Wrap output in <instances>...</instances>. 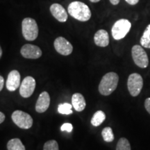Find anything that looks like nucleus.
I'll use <instances>...</instances> for the list:
<instances>
[{
    "label": "nucleus",
    "mask_w": 150,
    "mask_h": 150,
    "mask_svg": "<svg viewBox=\"0 0 150 150\" xmlns=\"http://www.w3.org/2000/svg\"><path fill=\"white\" fill-rule=\"evenodd\" d=\"M68 13L72 18L81 22H86L91 18V11L86 4L81 1H72L68 6Z\"/></svg>",
    "instance_id": "nucleus-1"
},
{
    "label": "nucleus",
    "mask_w": 150,
    "mask_h": 150,
    "mask_svg": "<svg viewBox=\"0 0 150 150\" xmlns=\"http://www.w3.org/2000/svg\"><path fill=\"white\" fill-rule=\"evenodd\" d=\"M20 85V74L18 70H12L8 75L6 88L9 91H15Z\"/></svg>",
    "instance_id": "nucleus-11"
},
{
    "label": "nucleus",
    "mask_w": 150,
    "mask_h": 150,
    "mask_svg": "<svg viewBox=\"0 0 150 150\" xmlns=\"http://www.w3.org/2000/svg\"><path fill=\"white\" fill-rule=\"evenodd\" d=\"M5 120V115L2 112H0V124H1Z\"/></svg>",
    "instance_id": "nucleus-27"
},
{
    "label": "nucleus",
    "mask_w": 150,
    "mask_h": 150,
    "mask_svg": "<svg viewBox=\"0 0 150 150\" xmlns=\"http://www.w3.org/2000/svg\"><path fill=\"white\" fill-rule=\"evenodd\" d=\"M140 44L144 47L150 48V24L143 32V34L140 38Z\"/></svg>",
    "instance_id": "nucleus-18"
},
{
    "label": "nucleus",
    "mask_w": 150,
    "mask_h": 150,
    "mask_svg": "<svg viewBox=\"0 0 150 150\" xmlns=\"http://www.w3.org/2000/svg\"><path fill=\"white\" fill-rule=\"evenodd\" d=\"M119 76L115 72H108L103 76L99 85V91L104 96L110 95L117 88Z\"/></svg>",
    "instance_id": "nucleus-2"
},
{
    "label": "nucleus",
    "mask_w": 150,
    "mask_h": 150,
    "mask_svg": "<svg viewBox=\"0 0 150 150\" xmlns=\"http://www.w3.org/2000/svg\"><path fill=\"white\" fill-rule=\"evenodd\" d=\"M145 107L147 111L150 114V97L147 98L145 101Z\"/></svg>",
    "instance_id": "nucleus-24"
},
{
    "label": "nucleus",
    "mask_w": 150,
    "mask_h": 150,
    "mask_svg": "<svg viewBox=\"0 0 150 150\" xmlns=\"http://www.w3.org/2000/svg\"><path fill=\"white\" fill-rule=\"evenodd\" d=\"M72 105L73 108L78 112L85 109L86 103L83 95L80 93L74 94L72 97Z\"/></svg>",
    "instance_id": "nucleus-15"
},
{
    "label": "nucleus",
    "mask_w": 150,
    "mask_h": 150,
    "mask_svg": "<svg viewBox=\"0 0 150 150\" xmlns=\"http://www.w3.org/2000/svg\"><path fill=\"white\" fill-rule=\"evenodd\" d=\"M22 31L26 40H35L38 35V27L36 21L31 18H24L22 22Z\"/></svg>",
    "instance_id": "nucleus-3"
},
{
    "label": "nucleus",
    "mask_w": 150,
    "mask_h": 150,
    "mask_svg": "<svg viewBox=\"0 0 150 150\" xmlns=\"http://www.w3.org/2000/svg\"><path fill=\"white\" fill-rule=\"evenodd\" d=\"M1 56H2V49H1V46H0V59L1 58Z\"/></svg>",
    "instance_id": "nucleus-30"
},
{
    "label": "nucleus",
    "mask_w": 150,
    "mask_h": 150,
    "mask_svg": "<svg viewBox=\"0 0 150 150\" xmlns=\"http://www.w3.org/2000/svg\"><path fill=\"white\" fill-rule=\"evenodd\" d=\"M20 53L24 58L29 59H37L42 56V51L40 47L31 44H26L22 46Z\"/></svg>",
    "instance_id": "nucleus-10"
},
{
    "label": "nucleus",
    "mask_w": 150,
    "mask_h": 150,
    "mask_svg": "<svg viewBox=\"0 0 150 150\" xmlns=\"http://www.w3.org/2000/svg\"><path fill=\"white\" fill-rule=\"evenodd\" d=\"M125 1L130 5H136L139 2V0H125Z\"/></svg>",
    "instance_id": "nucleus-25"
},
{
    "label": "nucleus",
    "mask_w": 150,
    "mask_h": 150,
    "mask_svg": "<svg viewBox=\"0 0 150 150\" xmlns=\"http://www.w3.org/2000/svg\"><path fill=\"white\" fill-rule=\"evenodd\" d=\"M4 85V79L2 76H0V92H1V91H2Z\"/></svg>",
    "instance_id": "nucleus-26"
},
{
    "label": "nucleus",
    "mask_w": 150,
    "mask_h": 150,
    "mask_svg": "<svg viewBox=\"0 0 150 150\" xmlns=\"http://www.w3.org/2000/svg\"><path fill=\"white\" fill-rule=\"evenodd\" d=\"M102 136L104 141L107 142H112L114 140V134L110 127H105L102 131Z\"/></svg>",
    "instance_id": "nucleus-19"
},
{
    "label": "nucleus",
    "mask_w": 150,
    "mask_h": 150,
    "mask_svg": "<svg viewBox=\"0 0 150 150\" xmlns=\"http://www.w3.org/2000/svg\"><path fill=\"white\" fill-rule=\"evenodd\" d=\"M73 107L72 105L69 104V103H63V104H60L58 106V111L61 114H65V115H70L72 113V108Z\"/></svg>",
    "instance_id": "nucleus-20"
},
{
    "label": "nucleus",
    "mask_w": 150,
    "mask_h": 150,
    "mask_svg": "<svg viewBox=\"0 0 150 150\" xmlns=\"http://www.w3.org/2000/svg\"><path fill=\"white\" fill-rule=\"evenodd\" d=\"M12 120L18 127L24 129L31 128L33 125V119L31 116L22 110H16L12 114Z\"/></svg>",
    "instance_id": "nucleus-7"
},
{
    "label": "nucleus",
    "mask_w": 150,
    "mask_h": 150,
    "mask_svg": "<svg viewBox=\"0 0 150 150\" xmlns=\"http://www.w3.org/2000/svg\"><path fill=\"white\" fill-rule=\"evenodd\" d=\"M106 119V115L102 110H98L94 114L91 119V124L94 127H98L104 122Z\"/></svg>",
    "instance_id": "nucleus-16"
},
{
    "label": "nucleus",
    "mask_w": 150,
    "mask_h": 150,
    "mask_svg": "<svg viewBox=\"0 0 150 150\" xmlns=\"http://www.w3.org/2000/svg\"><path fill=\"white\" fill-rule=\"evenodd\" d=\"M109 1L112 5H117L120 3V0H109Z\"/></svg>",
    "instance_id": "nucleus-28"
},
{
    "label": "nucleus",
    "mask_w": 150,
    "mask_h": 150,
    "mask_svg": "<svg viewBox=\"0 0 150 150\" xmlns=\"http://www.w3.org/2000/svg\"><path fill=\"white\" fill-rule=\"evenodd\" d=\"M50 12L58 21L65 22L67 20V13L65 8L59 4H53L50 6Z\"/></svg>",
    "instance_id": "nucleus-13"
},
{
    "label": "nucleus",
    "mask_w": 150,
    "mask_h": 150,
    "mask_svg": "<svg viewBox=\"0 0 150 150\" xmlns=\"http://www.w3.org/2000/svg\"><path fill=\"white\" fill-rule=\"evenodd\" d=\"M8 150H26L21 140L19 138H13L9 140L7 143Z\"/></svg>",
    "instance_id": "nucleus-17"
},
{
    "label": "nucleus",
    "mask_w": 150,
    "mask_h": 150,
    "mask_svg": "<svg viewBox=\"0 0 150 150\" xmlns=\"http://www.w3.org/2000/svg\"><path fill=\"white\" fill-rule=\"evenodd\" d=\"M50 97L47 92L44 91L40 94L35 104V110L38 112H45L50 106Z\"/></svg>",
    "instance_id": "nucleus-12"
},
{
    "label": "nucleus",
    "mask_w": 150,
    "mask_h": 150,
    "mask_svg": "<svg viewBox=\"0 0 150 150\" xmlns=\"http://www.w3.org/2000/svg\"><path fill=\"white\" fill-rule=\"evenodd\" d=\"M35 88V80L32 76H27L22 81L20 88V94L24 98H28L34 92Z\"/></svg>",
    "instance_id": "nucleus-8"
},
{
    "label": "nucleus",
    "mask_w": 150,
    "mask_h": 150,
    "mask_svg": "<svg viewBox=\"0 0 150 150\" xmlns=\"http://www.w3.org/2000/svg\"><path fill=\"white\" fill-rule=\"evenodd\" d=\"M131 24L127 19H120L115 22L111 29L112 38L116 40H121L129 32Z\"/></svg>",
    "instance_id": "nucleus-4"
},
{
    "label": "nucleus",
    "mask_w": 150,
    "mask_h": 150,
    "mask_svg": "<svg viewBox=\"0 0 150 150\" xmlns=\"http://www.w3.org/2000/svg\"><path fill=\"white\" fill-rule=\"evenodd\" d=\"M54 48L58 53L63 56H68L72 54L73 47L72 44L65 38L59 37L54 42Z\"/></svg>",
    "instance_id": "nucleus-9"
},
{
    "label": "nucleus",
    "mask_w": 150,
    "mask_h": 150,
    "mask_svg": "<svg viewBox=\"0 0 150 150\" xmlns=\"http://www.w3.org/2000/svg\"><path fill=\"white\" fill-rule=\"evenodd\" d=\"M90 1H91V2H93V3H97V2H99L100 0H90Z\"/></svg>",
    "instance_id": "nucleus-29"
},
{
    "label": "nucleus",
    "mask_w": 150,
    "mask_h": 150,
    "mask_svg": "<svg viewBox=\"0 0 150 150\" xmlns=\"http://www.w3.org/2000/svg\"><path fill=\"white\" fill-rule=\"evenodd\" d=\"M116 150H131L129 140L125 138H121L118 140L116 146Z\"/></svg>",
    "instance_id": "nucleus-21"
},
{
    "label": "nucleus",
    "mask_w": 150,
    "mask_h": 150,
    "mask_svg": "<svg viewBox=\"0 0 150 150\" xmlns=\"http://www.w3.org/2000/svg\"><path fill=\"white\" fill-rule=\"evenodd\" d=\"M94 42L98 47H107L109 44V35L107 31L104 29L97 31L94 36Z\"/></svg>",
    "instance_id": "nucleus-14"
},
{
    "label": "nucleus",
    "mask_w": 150,
    "mask_h": 150,
    "mask_svg": "<svg viewBox=\"0 0 150 150\" xmlns=\"http://www.w3.org/2000/svg\"><path fill=\"white\" fill-rule=\"evenodd\" d=\"M72 129H73V127H72V124H70V123L63 124V125H62L61 127V130L62 131H67V132H69V133L72 132Z\"/></svg>",
    "instance_id": "nucleus-23"
},
{
    "label": "nucleus",
    "mask_w": 150,
    "mask_h": 150,
    "mask_svg": "<svg viewBox=\"0 0 150 150\" xmlns=\"http://www.w3.org/2000/svg\"><path fill=\"white\" fill-rule=\"evenodd\" d=\"M143 86V79L138 73H133L129 75L127 81V87L131 96L136 97L140 93Z\"/></svg>",
    "instance_id": "nucleus-5"
},
{
    "label": "nucleus",
    "mask_w": 150,
    "mask_h": 150,
    "mask_svg": "<svg viewBox=\"0 0 150 150\" xmlns=\"http://www.w3.org/2000/svg\"><path fill=\"white\" fill-rule=\"evenodd\" d=\"M131 55L135 64L141 68H146L149 65V59L142 46L134 45L131 49Z\"/></svg>",
    "instance_id": "nucleus-6"
},
{
    "label": "nucleus",
    "mask_w": 150,
    "mask_h": 150,
    "mask_svg": "<svg viewBox=\"0 0 150 150\" xmlns=\"http://www.w3.org/2000/svg\"><path fill=\"white\" fill-rule=\"evenodd\" d=\"M43 150H59L58 142L54 140H49L45 143Z\"/></svg>",
    "instance_id": "nucleus-22"
}]
</instances>
